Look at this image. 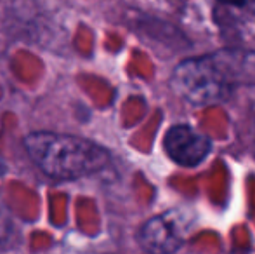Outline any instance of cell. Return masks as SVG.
I'll list each match as a JSON object with an SVG mask.
<instances>
[{
  "label": "cell",
  "instance_id": "obj_1",
  "mask_svg": "<svg viewBox=\"0 0 255 254\" xmlns=\"http://www.w3.org/2000/svg\"><path fill=\"white\" fill-rule=\"evenodd\" d=\"M31 162L47 178L71 181L99 173L110 162V153L91 139L51 131L30 132L23 139Z\"/></svg>",
  "mask_w": 255,
  "mask_h": 254
},
{
  "label": "cell",
  "instance_id": "obj_2",
  "mask_svg": "<svg viewBox=\"0 0 255 254\" xmlns=\"http://www.w3.org/2000/svg\"><path fill=\"white\" fill-rule=\"evenodd\" d=\"M181 98L193 105H210L228 96L229 82L214 58L188 59L174 70L170 80Z\"/></svg>",
  "mask_w": 255,
  "mask_h": 254
},
{
  "label": "cell",
  "instance_id": "obj_3",
  "mask_svg": "<svg viewBox=\"0 0 255 254\" xmlns=\"http://www.w3.org/2000/svg\"><path fill=\"white\" fill-rule=\"evenodd\" d=\"M165 152L174 162L186 167H195L208 155L212 141L202 132L189 126H175L165 134Z\"/></svg>",
  "mask_w": 255,
  "mask_h": 254
},
{
  "label": "cell",
  "instance_id": "obj_4",
  "mask_svg": "<svg viewBox=\"0 0 255 254\" xmlns=\"http://www.w3.org/2000/svg\"><path fill=\"white\" fill-rule=\"evenodd\" d=\"M139 241L146 251L172 253L184 242V227L174 213L160 214L142 225Z\"/></svg>",
  "mask_w": 255,
  "mask_h": 254
},
{
  "label": "cell",
  "instance_id": "obj_5",
  "mask_svg": "<svg viewBox=\"0 0 255 254\" xmlns=\"http://www.w3.org/2000/svg\"><path fill=\"white\" fill-rule=\"evenodd\" d=\"M10 230H12L10 214H9V211L3 207V204L0 202V242H5V239H9Z\"/></svg>",
  "mask_w": 255,
  "mask_h": 254
},
{
  "label": "cell",
  "instance_id": "obj_6",
  "mask_svg": "<svg viewBox=\"0 0 255 254\" xmlns=\"http://www.w3.org/2000/svg\"><path fill=\"white\" fill-rule=\"evenodd\" d=\"M221 3H226V5H235V7H242L245 5L247 0H219Z\"/></svg>",
  "mask_w": 255,
  "mask_h": 254
}]
</instances>
